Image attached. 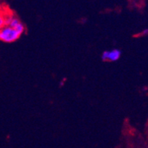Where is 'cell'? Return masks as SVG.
Here are the masks:
<instances>
[{
    "label": "cell",
    "instance_id": "cell-2",
    "mask_svg": "<svg viewBox=\"0 0 148 148\" xmlns=\"http://www.w3.org/2000/svg\"><path fill=\"white\" fill-rule=\"evenodd\" d=\"M121 54V51L119 49H113L112 51H109L107 61H116L120 58Z\"/></svg>",
    "mask_w": 148,
    "mask_h": 148
},
{
    "label": "cell",
    "instance_id": "cell-1",
    "mask_svg": "<svg viewBox=\"0 0 148 148\" xmlns=\"http://www.w3.org/2000/svg\"><path fill=\"white\" fill-rule=\"evenodd\" d=\"M21 36L18 31L13 28L5 26L0 32V39L5 42H12L18 39Z\"/></svg>",
    "mask_w": 148,
    "mask_h": 148
},
{
    "label": "cell",
    "instance_id": "cell-3",
    "mask_svg": "<svg viewBox=\"0 0 148 148\" xmlns=\"http://www.w3.org/2000/svg\"><path fill=\"white\" fill-rule=\"evenodd\" d=\"M108 53L109 51H104L103 52L101 55V58L103 61H107V59H108Z\"/></svg>",
    "mask_w": 148,
    "mask_h": 148
},
{
    "label": "cell",
    "instance_id": "cell-4",
    "mask_svg": "<svg viewBox=\"0 0 148 148\" xmlns=\"http://www.w3.org/2000/svg\"><path fill=\"white\" fill-rule=\"evenodd\" d=\"M142 34H143V35H147V34H148V29H144V30H143Z\"/></svg>",
    "mask_w": 148,
    "mask_h": 148
}]
</instances>
